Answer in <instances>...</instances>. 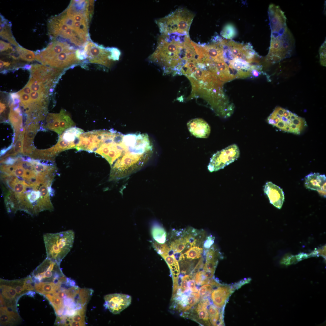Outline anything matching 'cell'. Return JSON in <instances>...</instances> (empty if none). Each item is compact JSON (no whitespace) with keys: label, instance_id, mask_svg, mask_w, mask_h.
Segmentation results:
<instances>
[{"label":"cell","instance_id":"17","mask_svg":"<svg viewBox=\"0 0 326 326\" xmlns=\"http://www.w3.org/2000/svg\"><path fill=\"white\" fill-rule=\"evenodd\" d=\"M221 255L215 245H212L206 252V260L203 271L208 279L209 280L213 277L218 263V258Z\"/></svg>","mask_w":326,"mask_h":326},{"label":"cell","instance_id":"32","mask_svg":"<svg viewBox=\"0 0 326 326\" xmlns=\"http://www.w3.org/2000/svg\"><path fill=\"white\" fill-rule=\"evenodd\" d=\"M203 248L194 246L191 247L184 253L185 257L189 259L193 260L199 258L202 256Z\"/></svg>","mask_w":326,"mask_h":326},{"label":"cell","instance_id":"31","mask_svg":"<svg viewBox=\"0 0 326 326\" xmlns=\"http://www.w3.org/2000/svg\"><path fill=\"white\" fill-rule=\"evenodd\" d=\"M220 34L224 38L231 39L234 37L237 34V31L235 26L231 23L227 24L223 27Z\"/></svg>","mask_w":326,"mask_h":326},{"label":"cell","instance_id":"21","mask_svg":"<svg viewBox=\"0 0 326 326\" xmlns=\"http://www.w3.org/2000/svg\"><path fill=\"white\" fill-rule=\"evenodd\" d=\"M233 291V289L230 286H219L212 291L211 294L213 304L219 308H222Z\"/></svg>","mask_w":326,"mask_h":326},{"label":"cell","instance_id":"40","mask_svg":"<svg viewBox=\"0 0 326 326\" xmlns=\"http://www.w3.org/2000/svg\"><path fill=\"white\" fill-rule=\"evenodd\" d=\"M326 40L320 47L319 53L320 64L322 66H326Z\"/></svg>","mask_w":326,"mask_h":326},{"label":"cell","instance_id":"49","mask_svg":"<svg viewBox=\"0 0 326 326\" xmlns=\"http://www.w3.org/2000/svg\"><path fill=\"white\" fill-rule=\"evenodd\" d=\"M6 106L5 105L1 102H0V113H2V112L5 109Z\"/></svg>","mask_w":326,"mask_h":326},{"label":"cell","instance_id":"30","mask_svg":"<svg viewBox=\"0 0 326 326\" xmlns=\"http://www.w3.org/2000/svg\"><path fill=\"white\" fill-rule=\"evenodd\" d=\"M15 49L18 53L20 59L28 62H30L35 59V53L33 51L26 49L20 46H16Z\"/></svg>","mask_w":326,"mask_h":326},{"label":"cell","instance_id":"2","mask_svg":"<svg viewBox=\"0 0 326 326\" xmlns=\"http://www.w3.org/2000/svg\"><path fill=\"white\" fill-rule=\"evenodd\" d=\"M94 4V0H72L61 13L50 18L47 27L51 40L63 41L83 48L90 40L89 27Z\"/></svg>","mask_w":326,"mask_h":326},{"label":"cell","instance_id":"18","mask_svg":"<svg viewBox=\"0 0 326 326\" xmlns=\"http://www.w3.org/2000/svg\"><path fill=\"white\" fill-rule=\"evenodd\" d=\"M264 193L268 197L270 203L276 208L280 209L284 200L283 189L271 181L266 183L264 189Z\"/></svg>","mask_w":326,"mask_h":326},{"label":"cell","instance_id":"35","mask_svg":"<svg viewBox=\"0 0 326 326\" xmlns=\"http://www.w3.org/2000/svg\"><path fill=\"white\" fill-rule=\"evenodd\" d=\"M200 297V295L198 293L196 292H190L187 297V305L183 312H186L188 311L195 305L198 302Z\"/></svg>","mask_w":326,"mask_h":326},{"label":"cell","instance_id":"46","mask_svg":"<svg viewBox=\"0 0 326 326\" xmlns=\"http://www.w3.org/2000/svg\"><path fill=\"white\" fill-rule=\"evenodd\" d=\"M203 71L201 70L200 69H197L196 72L194 73L196 77L198 79H200L202 78L203 76Z\"/></svg>","mask_w":326,"mask_h":326},{"label":"cell","instance_id":"36","mask_svg":"<svg viewBox=\"0 0 326 326\" xmlns=\"http://www.w3.org/2000/svg\"><path fill=\"white\" fill-rule=\"evenodd\" d=\"M154 247L158 253L162 257L168 255L170 248L166 244H163L157 242L154 243Z\"/></svg>","mask_w":326,"mask_h":326},{"label":"cell","instance_id":"15","mask_svg":"<svg viewBox=\"0 0 326 326\" xmlns=\"http://www.w3.org/2000/svg\"><path fill=\"white\" fill-rule=\"evenodd\" d=\"M30 70V77L38 82L53 85L55 79L62 70L39 64L31 65Z\"/></svg>","mask_w":326,"mask_h":326},{"label":"cell","instance_id":"37","mask_svg":"<svg viewBox=\"0 0 326 326\" xmlns=\"http://www.w3.org/2000/svg\"><path fill=\"white\" fill-rule=\"evenodd\" d=\"M195 282L198 285H202L209 283V280L205 276L203 271L197 272L195 276Z\"/></svg>","mask_w":326,"mask_h":326},{"label":"cell","instance_id":"25","mask_svg":"<svg viewBox=\"0 0 326 326\" xmlns=\"http://www.w3.org/2000/svg\"><path fill=\"white\" fill-rule=\"evenodd\" d=\"M8 118L15 131V143L17 140L20 134V130L22 127L23 118L20 108L19 107L13 109L10 107V112Z\"/></svg>","mask_w":326,"mask_h":326},{"label":"cell","instance_id":"45","mask_svg":"<svg viewBox=\"0 0 326 326\" xmlns=\"http://www.w3.org/2000/svg\"><path fill=\"white\" fill-rule=\"evenodd\" d=\"M31 90L30 87L27 84L23 89L18 92L27 94H30L31 92Z\"/></svg>","mask_w":326,"mask_h":326},{"label":"cell","instance_id":"11","mask_svg":"<svg viewBox=\"0 0 326 326\" xmlns=\"http://www.w3.org/2000/svg\"><path fill=\"white\" fill-rule=\"evenodd\" d=\"M60 264L46 258L33 272L34 282H65L67 279L60 267Z\"/></svg>","mask_w":326,"mask_h":326},{"label":"cell","instance_id":"24","mask_svg":"<svg viewBox=\"0 0 326 326\" xmlns=\"http://www.w3.org/2000/svg\"><path fill=\"white\" fill-rule=\"evenodd\" d=\"M0 325L12 326L21 322V318L18 312L11 311L0 307Z\"/></svg>","mask_w":326,"mask_h":326},{"label":"cell","instance_id":"39","mask_svg":"<svg viewBox=\"0 0 326 326\" xmlns=\"http://www.w3.org/2000/svg\"><path fill=\"white\" fill-rule=\"evenodd\" d=\"M20 96V99L21 104L24 106V109L29 107L31 104V101L30 95L28 94L17 92Z\"/></svg>","mask_w":326,"mask_h":326},{"label":"cell","instance_id":"7","mask_svg":"<svg viewBox=\"0 0 326 326\" xmlns=\"http://www.w3.org/2000/svg\"><path fill=\"white\" fill-rule=\"evenodd\" d=\"M194 14L188 9L178 8L155 22L161 34H189Z\"/></svg>","mask_w":326,"mask_h":326},{"label":"cell","instance_id":"20","mask_svg":"<svg viewBox=\"0 0 326 326\" xmlns=\"http://www.w3.org/2000/svg\"><path fill=\"white\" fill-rule=\"evenodd\" d=\"M188 129L193 136L197 138H206L210 133V128L203 120L195 118L189 121L187 123Z\"/></svg>","mask_w":326,"mask_h":326},{"label":"cell","instance_id":"16","mask_svg":"<svg viewBox=\"0 0 326 326\" xmlns=\"http://www.w3.org/2000/svg\"><path fill=\"white\" fill-rule=\"evenodd\" d=\"M104 306L114 314L120 313L131 304V297L122 293H113L107 295L104 297Z\"/></svg>","mask_w":326,"mask_h":326},{"label":"cell","instance_id":"27","mask_svg":"<svg viewBox=\"0 0 326 326\" xmlns=\"http://www.w3.org/2000/svg\"><path fill=\"white\" fill-rule=\"evenodd\" d=\"M34 291L37 292L45 295L54 292L59 288L62 283L61 282H34Z\"/></svg>","mask_w":326,"mask_h":326},{"label":"cell","instance_id":"44","mask_svg":"<svg viewBox=\"0 0 326 326\" xmlns=\"http://www.w3.org/2000/svg\"><path fill=\"white\" fill-rule=\"evenodd\" d=\"M188 286L189 289L191 291L193 292H197L198 289L196 287L194 281L192 280H189L188 282Z\"/></svg>","mask_w":326,"mask_h":326},{"label":"cell","instance_id":"23","mask_svg":"<svg viewBox=\"0 0 326 326\" xmlns=\"http://www.w3.org/2000/svg\"><path fill=\"white\" fill-rule=\"evenodd\" d=\"M210 302L208 299L202 300L196 306L194 312L196 315V319L198 322L210 325L209 318L207 307Z\"/></svg>","mask_w":326,"mask_h":326},{"label":"cell","instance_id":"10","mask_svg":"<svg viewBox=\"0 0 326 326\" xmlns=\"http://www.w3.org/2000/svg\"><path fill=\"white\" fill-rule=\"evenodd\" d=\"M26 293L22 279L11 280L0 279V307L17 311L18 300Z\"/></svg>","mask_w":326,"mask_h":326},{"label":"cell","instance_id":"19","mask_svg":"<svg viewBox=\"0 0 326 326\" xmlns=\"http://www.w3.org/2000/svg\"><path fill=\"white\" fill-rule=\"evenodd\" d=\"M305 184L306 187L316 190L321 196H326V177L324 174L318 173H311L305 176Z\"/></svg>","mask_w":326,"mask_h":326},{"label":"cell","instance_id":"28","mask_svg":"<svg viewBox=\"0 0 326 326\" xmlns=\"http://www.w3.org/2000/svg\"><path fill=\"white\" fill-rule=\"evenodd\" d=\"M26 127H24L20 133L18 139L16 141L15 145L12 149L2 157L5 158L9 156H14L19 153H24L23 145L24 134Z\"/></svg>","mask_w":326,"mask_h":326},{"label":"cell","instance_id":"6","mask_svg":"<svg viewBox=\"0 0 326 326\" xmlns=\"http://www.w3.org/2000/svg\"><path fill=\"white\" fill-rule=\"evenodd\" d=\"M75 234L72 230L43 235L47 258L60 263L70 251L74 241Z\"/></svg>","mask_w":326,"mask_h":326},{"label":"cell","instance_id":"47","mask_svg":"<svg viewBox=\"0 0 326 326\" xmlns=\"http://www.w3.org/2000/svg\"><path fill=\"white\" fill-rule=\"evenodd\" d=\"M0 63L1 69L4 66L5 67H8L11 65V63L9 62H5L1 60H0Z\"/></svg>","mask_w":326,"mask_h":326},{"label":"cell","instance_id":"29","mask_svg":"<svg viewBox=\"0 0 326 326\" xmlns=\"http://www.w3.org/2000/svg\"><path fill=\"white\" fill-rule=\"evenodd\" d=\"M152 235L158 243L163 244L166 240V233L164 228L159 225H154L152 229Z\"/></svg>","mask_w":326,"mask_h":326},{"label":"cell","instance_id":"26","mask_svg":"<svg viewBox=\"0 0 326 326\" xmlns=\"http://www.w3.org/2000/svg\"><path fill=\"white\" fill-rule=\"evenodd\" d=\"M0 36L3 39L8 41L9 43L16 47L20 45L14 37L11 30V22L0 15Z\"/></svg>","mask_w":326,"mask_h":326},{"label":"cell","instance_id":"8","mask_svg":"<svg viewBox=\"0 0 326 326\" xmlns=\"http://www.w3.org/2000/svg\"><path fill=\"white\" fill-rule=\"evenodd\" d=\"M267 120L280 130L296 135L300 134L307 126L304 118L279 106L275 108Z\"/></svg>","mask_w":326,"mask_h":326},{"label":"cell","instance_id":"38","mask_svg":"<svg viewBox=\"0 0 326 326\" xmlns=\"http://www.w3.org/2000/svg\"><path fill=\"white\" fill-rule=\"evenodd\" d=\"M212 286L209 284H204L200 287L198 292L200 296L206 297L210 294L212 291Z\"/></svg>","mask_w":326,"mask_h":326},{"label":"cell","instance_id":"5","mask_svg":"<svg viewBox=\"0 0 326 326\" xmlns=\"http://www.w3.org/2000/svg\"><path fill=\"white\" fill-rule=\"evenodd\" d=\"M35 59L44 65L62 70L79 63L84 59L82 48L63 41L52 40L41 50L35 52Z\"/></svg>","mask_w":326,"mask_h":326},{"label":"cell","instance_id":"33","mask_svg":"<svg viewBox=\"0 0 326 326\" xmlns=\"http://www.w3.org/2000/svg\"><path fill=\"white\" fill-rule=\"evenodd\" d=\"M210 322L213 326L218 325L220 315L219 309L215 306L211 305L208 310Z\"/></svg>","mask_w":326,"mask_h":326},{"label":"cell","instance_id":"12","mask_svg":"<svg viewBox=\"0 0 326 326\" xmlns=\"http://www.w3.org/2000/svg\"><path fill=\"white\" fill-rule=\"evenodd\" d=\"M240 151L238 146L232 144L214 154L210 158L208 169L210 172L224 168L239 157Z\"/></svg>","mask_w":326,"mask_h":326},{"label":"cell","instance_id":"48","mask_svg":"<svg viewBox=\"0 0 326 326\" xmlns=\"http://www.w3.org/2000/svg\"><path fill=\"white\" fill-rule=\"evenodd\" d=\"M10 95L12 100L16 98H19L20 97L19 95L17 92L11 93H10Z\"/></svg>","mask_w":326,"mask_h":326},{"label":"cell","instance_id":"43","mask_svg":"<svg viewBox=\"0 0 326 326\" xmlns=\"http://www.w3.org/2000/svg\"><path fill=\"white\" fill-rule=\"evenodd\" d=\"M214 238L211 235L208 236L204 243L203 246L205 249L209 248L213 245Z\"/></svg>","mask_w":326,"mask_h":326},{"label":"cell","instance_id":"9","mask_svg":"<svg viewBox=\"0 0 326 326\" xmlns=\"http://www.w3.org/2000/svg\"><path fill=\"white\" fill-rule=\"evenodd\" d=\"M85 59L91 63L99 64L108 68L113 62L119 59L120 52L115 47H105L90 40L83 48Z\"/></svg>","mask_w":326,"mask_h":326},{"label":"cell","instance_id":"13","mask_svg":"<svg viewBox=\"0 0 326 326\" xmlns=\"http://www.w3.org/2000/svg\"><path fill=\"white\" fill-rule=\"evenodd\" d=\"M46 122L45 128L60 135L68 129L74 126L75 125L69 114L63 109L59 113H48L46 117Z\"/></svg>","mask_w":326,"mask_h":326},{"label":"cell","instance_id":"34","mask_svg":"<svg viewBox=\"0 0 326 326\" xmlns=\"http://www.w3.org/2000/svg\"><path fill=\"white\" fill-rule=\"evenodd\" d=\"M189 276L188 275L184 276L181 279L180 285L177 287L175 295L173 298L181 296L184 293H186L189 291V288L188 286V282L189 280Z\"/></svg>","mask_w":326,"mask_h":326},{"label":"cell","instance_id":"14","mask_svg":"<svg viewBox=\"0 0 326 326\" xmlns=\"http://www.w3.org/2000/svg\"><path fill=\"white\" fill-rule=\"evenodd\" d=\"M104 130H93L83 133L79 136L76 149L78 151L94 152L101 144Z\"/></svg>","mask_w":326,"mask_h":326},{"label":"cell","instance_id":"4","mask_svg":"<svg viewBox=\"0 0 326 326\" xmlns=\"http://www.w3.org/2000/svg\"><path fill=\"white\" fill-rule=\"evenodd\" d=\"M191 41L189 34H161L158 39L156 48L149 57V60L169 71V69L178 64L183 63L180 56H185L184 54Z\"/></svg>","mask_w":326,"mask_h":326},{"label":"cell","instance_id":"1","mask_svg":"<svg viewBox=\"0 0 326 326\" xmlns=\"http://www.w3.org/2000/svg\"><path fill=\"white\" fill-rule=\"evenodd\" d=\"M1 177L7 189L5 203L17 209H37L50 200L56 168L40 161L14 158L1 165Z\"/></svg>","mask_w":326,"mask_h":326},{"label":"cell","instance_id":"41","mask_svg":"<svg viewBox=\"0 0 326 326\" xmlns=\"http://www.w3.org/2000/svg\"><path fill=\"white\" fill-rule=\"evenodd\" d=\"M0 47L1 53L4 51L9 52L14 49L10 43L6 42L1 40L0 41Z\"/></svg>","mask_w":326,"mask_h":326},{"label":"cell","instance_id":"42","mask_svg":"<svg viewBox=\"0 0 326 326\" xmlns=\"http://www.w3.org/2000/svg\"><path fill=\"white\" fill-rule=\"evenodd\" d=\"M309 256H319L321 255L324 257H325L326 255V245L316 249L311 254H309Z\"/></svg>","mask_w":326,"mask_h":326},{"label":"cell","instance_id":"50","mask_svg":"<svg viewBox=\"0 0 326 326\" xmlns=\"http://www.w3.org/2000/svg\"><path fill=\"white\" fill-rule=\"evenodd\" d=\"M31 65L26 64L22 67V68L23 69L30 70L31 67Z\"/></svg>","mask_w":326,"mask_h":326},{"label":"cell","instance_id":"22","mask_svg":"<svg viewBox=\"0 0 326 326\" xmlns=\"http://www.w3.org/2000/svg\"><path fill=\"white\" fill-rule=\"evenodd\" d=\"M162 257L168 265L172 273L173 280L172 297L176 294L178 287L180 269L177 260L174 254L167 255Z\"/></svg>","mask_w":326,"mask_h":326},{"label":"cell","instance_id":"3","mask_svg":"<svg viewBox=\"0 0 326 326\" xmlns=\"http://www.w3.org/2000/svg\"><path fill=\"white\" fill-rule=\"evenodd\" d=\"M271 30L270 46L266 59L274 64L290 57L295 47L293 36L288 28L284 12L278 6L268 9Z\"/></svg>","mask_w":326,"mask_h":326}]
</instances>
